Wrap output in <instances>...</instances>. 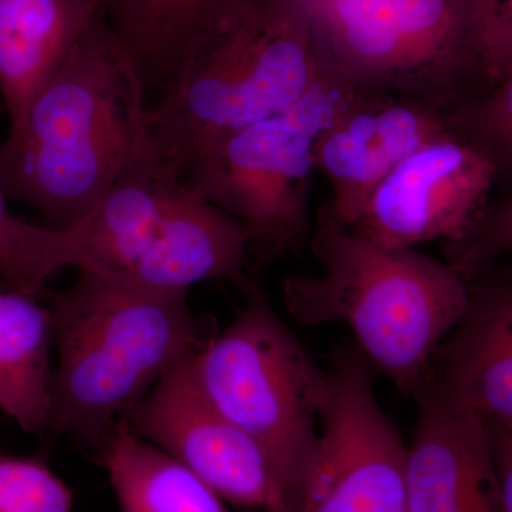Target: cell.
<instances>
[{
  "mask_svg": "<svg viewBox=\"0 0 512 512\" xmlns=\"http://www.w3.org/2000/svg\"><path fill=\"white\" fill-rule=\"evenodd\" d=\"M318 70L440 111L512 77V0H295Z\"/></svg>",
  "mask_w": 512,
  "mask_h": 512,
  "instance_id": "6da1fadb",
  "label": "cell"
},
{
  "mask_svg": "<svg viewBox=\"0 0 512 512\" xmlns=\"http://www.w3.org/2000/svg\"><path fill=\"white\" fill-rule=\"evenodd\" d=\"M148 101L103 16L10 126L0 187L52 228L92 214L136 156Z\"/></svg>",
  "mask_w": 512,
  "mask_h": 512,
  "instance_id": "7a4b0ae2",
  "label": "cell"
},
{
  "mask_svg": "<svg viewBox=\"0 0 512 512\" xmlns=\"http://www.w3.org/2000/svg\"><path fill=\"white\" fill-rule=\"evenodd\" d=\"M76 284L47 291L57 363L50 384L49 433L97 448L154 384L200 352L217 333L191 311L187 292L146 288L92 266Z\"/></svg>",
  "mask_w": 512,
  "mask_h": 512,
  "instance_id": "3957f363",
  "label": "cell"
},
{
  "mask_svg": "<svg viewBox=\"0 0 512 512\" xmlns=\"http://www.w3.org/2000/svg\"><path fill=\"white\" fill-rule=\"evenodd\" d=\"M319 77L295 0H248L181 62L146 111V150L180 180L195 158L281 113Z\"/></svg>",
  "mask_w": 512,
  "mask_h": 512,
  "instance_id": "277c9868",
  "label": "cell"
},
{
  "mask_svg": "<svg viewBox=\"0 0 512 512\" xmlns=\"http://www.w3.org/2000/svg\"><path fill=\"white\" fill-rule=\"evenodd\" d=\"M311 245L322 271L286 278V311L303 325H348L369 365L413 396L466 309L467 286L444 261L349 229L319 224Z\"/></svg>",
  "mask_w": 512,
  "mask_h": 512,
  "instance_id": "5b68a950",
  "label": "cell"
},
{
  "mask_svg": "<svg viewBox=\"0 0 512 512\" xmlns=\"http://www.w3.org/2000/svg\"><path fill=\"white\" fill-rule=\"evenodd\" d=\"M239 288L244 308L191 357L192 373L205 397L268 454L298 505L329 375L256 282Z\"/></svg>",
  "mask_w": 512,
  "mask_h": 512,
  "instance_id": "8992f818",
  "label": "cell"
},
{
  "mask_svg": "<svg viewBox=\"0 0 512 512\" xmlns=\"http://www.w3.org/2000/svg\"><path fill=\"white\" fill-rule=\"evenodd\" d=\"M350 96L319 73L292 107L242 128L195 158L181 183L241 222L249 232V255L262 264L299 251L311 237L316 140Z\"/></svg>",
  "mask_w": 512,
  "mask_h": 512,
  "instance_id": "52a82bcc",
  "label": "cell"
},
{
  "mask_svg": "<svg viewBox=\"0 0 512 512\" xmlns=\"http://www.w3.org/2000/svg\"><path fill=\"white\" fill-rule=\"evenodd\" d=\"M328 375L295 512H407V444L377 402L372 366L348 346Z\"/></svg>",
  "mask_w": 512,
  "mask_h": 512,
  "instance_id": "ba28073f",
  "label": "cell"
},
{
  "mask_svg": "<svg viewBox=\"0 0 512 512\" xmlns=\"http://www.w3.org/2000/svg\"><path fill=\"white\" fill-rule=\"evenodd\" d=\"M191 357L165 373L124 417L128 430L183 464L221 500L248 510L295 512L268 454L201 392Z\"/></svg>",
  "mask_w": 512,
  "mask_h": 512,
  "instance_id": "9c48e42d",
  "label": "cell"
},
{
  "mask_svg": "<svg viewBox=\"0 0 512 512\" xmlns=\"http://www.w3.org/2000/svg\"><path fill=\"white\" fill-rule=\"evenodd\" d=\"M413 396L407 512H512V431L488 433L430 377Z\"/></svg>",
  "mask_w": 512,
  "mask_h": 512,
  "instance_id": "30bf717a",
  "label": "cell"
},
{
  "mask_svg": "<svg viewBox=\"0 0 512 512\" xmlns=\"http://www.w3.org/2000/svg\"><path fill=\"white\" fill-rule=\"evenodd\" d=\"M500 185L487 157L456 138L440 137L384 178L349 231L397 249L454 241Z\"/></svg>",
  "mask_w": 512,
  "mask_h": 512,
  "instance_id": "8fae6325",
  "label": "cell"
},
{
  "mask_svg": "<svg viewBox=\"0 0 512 512\" xmlns=\"http://www.w3.org/2000/svg\"><path fill=\"white\" fill-rule=\"evenodd\" d=\"M444 111L417 101L352 94L316 140V171L329 181L319 224L350 229L394 168L448 136Z\"/></svg>",
  "mask_w": 512,
  "mask_h": 512,
  "instance_id": "7c38bea8",
  "label": "cell"
},
{
  "mask_svg": "<svg viewBox=\"0 0 512 512\" xmlns=\"http://www.w3.org/2000/svg\"><path fill=\"white\" fill-rule=\"evenodd\" d=\"M488 431H512V271L468 286L463 315L440 343L429 373Z\"/></svg>",
  "mask_w": 512,
  "mask_h": 512,
  "instance_id": "4fadbf2b",
  "label": "cell"
},
{
  "mask_svg": "<svg viewBox=\"0 0 512 512\" xmlns=\"http://www.w3.org/2000/svg\"><path fill=\"white\" fill-rule=\"evenodd\" d=\"M249 232L175 180L121 276L146 288L187 292L205 281H247ZM114 274V272H113Z\"/></svg>",
  "mask_w": 512,
  "mask_h": 512,
  "instance_id": "5bb4252c",
  "label": "cell"
},
{
  "mask_svg": "<svg viewBox=\"0 0 512 512\" xmlns=\"http://www.w3.org/2000/svg\"><path fill=\"white\" fill-rule=\"evenodd\" d=\"M100 15V0H0V97L10 126Z\"/></svg>",
  "mask_w": 512,
  "mask_h": 512,
  "instance_id": "9a60e30c",
  "label": "cell"
},
{
  "mask_svg": "<svg viewBox=\"0 0 512 512\" xmlns=\"http://www.w3.org/2000/svg\"><path fill=\"white\" fill-rule=\"evenodd\" d=\"M248 0H100L101 16L133 64L148 103L205 36Z\"/></svg>",
  "mask_w": 512,
  "mask_h": 512,
  "instance_id": "2e32d148",
  "label": "cell"
},
{
  "mask_svg": "<svg viewBox=\"0 0 512 512\" xmlns=\"http://www.w3.org/2000/svg\"><path fill=\"white\" fill-rule=\"evenodd\" d=\"M53 343L43 299L0 289V410L39 436L49 433Z\"/></svg>",
  "mask_w": 512,
  "mask_h": 512,
  "instance_id": "e0dca14e",
  "label": "cell"
},
{
  "mask_svg": "<svg viewBox=\"0 0 512 512\" xmlns=\"http://www.w3.org/2000/svg\"><path fill=\"white\" fill-rule=\"evenodd\" d=\"M96 450L121 512H227L207 484L131 433L124 420Z\"/></svg>",
  "mask_w": 512,
  "mask_h": 512,
  "instance_id": "ac0fdd59",
  "label": "cell"
},
{
  "mask_svg": "<svg viewBox=\"0 0 512 512\" xmlns=\"http://www.w3.org/2000/svg\"><path fill=\"white\" fill-rule=\"evenodd\" d=\"M0 187V289L42 298L57 272L76 268L83 220L69 228L37 227L15 217Z\"/></svg>",
  "mask_w": 512,
  "mask_h": 512,
  "instance_id": "d6986e66",
  "label": "cell"
},
{
  "mask_svg": "<svg viewBox=\"0 0 512 512\" xmlns=\"http://www.w3.org/2000/svg\"><path fill=\"white\" fill-rule=\"evenodd\" d=\"M448 136L487 157L500 173L503 184L512 174V77L490 92L444 111Z\"/></svg>",
  "mask_w": 512,
  "mask_h": 512,
  "instance_id": "ffe728a7",
  "label": "cell"
},
{
  "mask_svg": "<svg viewBox=\"0 0 512 512\" xmlns=\"http://www.w3.org/2000/svg\"><path fill=\"white\" fill-rule=\"evenodd\" d=\"M446 264L471 286L497 269L498 261L512 249V195L504 192L481 208L466 231L443 242Z\"/></svg>",
  "mask_w": 512,
  "mask_h": 512,
  "instance_id": "44dd1931",
  "label": "cell"
},
{
  "mask_svg": "<svg viewBox=\"0 0 512 512\" xmlns=\"http://www.w3.org/2000/svg\"><path fill=\"white\" fill-rule=\"evenodd\" d=\"M73 493L36 458L0 453V512H72Z\"/></svg>",
  "mask_w": 512,
  "mask_h": 512,
  "instance_id": "7402d4cb",
  "label": "cell"
}]
</instances>
